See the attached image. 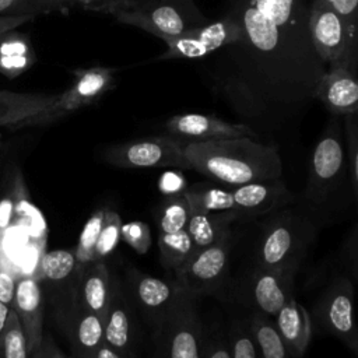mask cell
Here are the masks:
<instances>
[{"instance_id":"83f0119b","label":"cell","mask_w":358,"mask_h":358,"mask_svg":"<svg viewBox=\"0 0 358 358\" xmlns=\"http://www.w3.org/2000/svg\"><path fill=\"white\" fill-rule=\"evenodd\" d=\"M190 206L183 193L166 196L158 211V232H178L186 229Z\"/></svg>"},{"instance_id":"74e56055","label":"cell","mask_w":358,"mask_h":358,"mask_svg":"<svg viewBox=\"0 0 358 358\" xmlns=\"http://www.w3.org/2000/svg\"><path fill=\"white\" fill-rule=\"evenodd\" d=\"M203 358H231L228 333L221 329H213L204 336Z\"/></svg>"},{"instance_id":"8992f818","label":"cell","mask_w":358,"mask_h":358,"mask_svg":"<svg viewBox=\"0 0 358 358\" xmlns=\"http://www.w3.org/2000/svg\"><path fill=\"white\" fill-rule=\"evenodd\" d=\"M154 338L155 358H203L204 329L196 299L179 292Z\"/></svg>"},{"instance_id":"8d00e7d4","label":"cell","mask_w":358,"mask_h":358,"mask_svg":"<svg viewBox=\"0 0 358 358\" xmlns=\"http://www.w3.org/2000/svg\"><path fill=\"white\" fill-rule=\"evenodd\" d=\"M122 239L137 253L144 255L151 248V231L143 221H130L122 224Z\"/></svg>"},{"instance_id":"3957f363","label":"cell","mask_w":358,"mask_h":358,"mask_svg":"<svg viewBox=\"0 0 358 358\" xmlns=\"http://www.w3.org/2000/svg\"><path fill=\"white\" fill-rule=\"evenodd\" d=\"M350 180L347 148L338 116H334L316 141L308 166L303 190L306 213L319 224L343 203Z\"/></svg>"},{"instance_id":"f6af8a7d","label":"cell","mask_w":358,"mask_h":358,"mask_svg":"<svg viewBox=\"0 0 358 358\" xmlns=\"http://www.w3.org/2000/svg\"><path fill=\"white\" fill-rule=\"evenodd\" d=\"M94 358H129V357H124V355L119 354L117 351H115L113 348H110L108 344L103 343V344L98 348V351H96V354H95Z\"/></svg>"},{"instance_id":"30bf717a","label":"cell","mask_w":358,"mask_h":358,"mask_svg":"<svg viewBox=\"0 0 358 358\" xmlns=\"http://www.w3.org/2000/svg\"><path fill=\"white\" fill-rule=\"evenodd\" d=\"M354 284L348 275H336L317 299L313 313L320 327L358 355V323Z\"/></svg>"},{"instance_id":"c3c4849f","label":"cell","mask_w":358,"mask_h":358,"mask_svg":"<svg viewBox=\"0 0 358 358\" xmlns=\"http://www.w3.org/2000/svg\"><path fill=\"white\" fill-rule=\"evenodd\" d=\"M357 76H358V71H357ZM355 117H357V120H358V112L355 113Z\"/></svg>"},{"instance_id":"7402d4cb","label":"cell","mask_w":358,"mask_h":358,"mask_svg":"<svg viewBox=\"0 0 358 358\" xmlns=\"http://www.w3.org/2000/svg\"><path fill=\"white\" fill-rule=\"evenodd\" d=\"M110 295L112 285L106 264L102 263V260H96L84 266V271L80 275L77 302L84 309L103 319L108 310Z\"/></svg>"},{"instance_id":"ab89813d","label":"cell","mask_w":358,"mask_h":358,"mask_svg":"<svg viewBox=\"0 0 358 358\" xmlns=\"http://www.w3.org/2000/svg\"><path fill=\"white\" fill-rule=\"evenodd\" d=\"M186 179L178 172H166L159 179V190L165 196L180 194L186 190Z\"/></svg>"},{"instance_id":"2e32d148","label":"cell","mask_w":358,"mask_h":358,"mask_svg":"<svg viewBox=\"0 0 358 358\" xmlns=\"http://www.w3.org/2000/svg\"><path fill=\"white\" fill-rule=\"evenodd\" d=\"M130 291L154 330L162 323L179 295L173 280L168 281L140 271L130 274Z\"/></svg>"},{"instance_id":"44dd1931","label":"cell","mask_w":358,"mask_h":358,"mask_svg":"<svg viewBox=\"0 0 358 358\" xmlns=\"http://www.w3.org/2000/svg\"><path fill=\"white\" fill-rule=\"evenodd\" d=\"M67 333L74 358H94L103 344V319L76 302Z\"/></svg>"},{"instance_id":"484cf974","label":"cell","mask_w":358,"mask_h":358,"mask_svg":"<svg viewBox=\"0 0 358 358\" xmlns=\"http://www.w3.org/2000/svg\"><path fill=\"white\" fill-rule=\"evenodd\" d=\"M245 320L255 341L257 358H291L273 317L249 312Z\"/></svg>"},{"instance_id":"4fadbf2b","label":"cell","mask_w":358,"mask_h":358,"mask_svg":"<svg viewBox=\"0 0 358 358\" xmlns=\"http://www.w3.org/2000/svg\"><path fill=\"white\" fill-rule=\"evenodd\" d=\"M308 25L312 43L322 62L327 67L341 64L348 69L350 36L343 17L324 1L312 0Z\"/></svg>"},{"instance_id":"60d3db41","label":"cell","mask_w":358,"mask_h":358,"mask_svg":"<svg viewBox=\"0 0 358 358\" xmlns=\"http://www.w3.org/2000/svg\"><path fill=\"white\" fill-rule=\"evenodd\" d=\"M71 4H78L87 10L94 11H102V13H110L113 8L131 1V0H70Z\"/></svg>"},{"instance_id":"52a82bcc","label":"cell","mask_w":358,"mask_h":358,"mask_svg":"<svg viewBox=\"0 0 358 358\" xmlns=\"http://www.w3.org/2000/svg\"><path fill=\"white\" fill-rule=\"evenodd\" d=\"M296 271L267 268L252 264L234 282L231 295L248 312L274 317L280 308L294 296Z\"/></svg>"},{"instance_id":"b9f144b4","label":"cell","mask_w":358,"mask_h":358,"mask_svg":"<svg viewBox=\"0 0 358 358\" xmlns=\"http://www.w3.org/2000/svg\"><path fill=\"white\" fill-rule=\"evenodd\" d=\"M15 284L17 280L7 271L0 270V301L11 308L14 294H15Z\"/></svg>"},{"instance_id":"8fae6325","label":"cell","mask_w":358,"mask_h":358,"mask_svg":"<svg viewBox=\"0 0 358 358\" xmlns=\"http://www.w3.org/2000/svg\"><path fill=\"white\" fill-rule=\"evenodd\" d=\"M239 38V21L228 10L215 21H208L176 36L161 38L166 45V50L158 59H203L236 42Z\"/></svg>"},{"instance_id":"bcb514c9","label":"cell","mask_w":358,"mask_h":358,"mask_svg":"<svg viewBox=\"0 0 358 358\" xmlns=\"http://www.w3.org/2000/svg\"><path fill=\"white\" fill-rule=\"evenodd\" d=\"M10 310H11V308H10L8 305H6V303H3V302L0 301V336H1L3 330H4L6 323H7V319H8V313H10Z\"/></svg>"},{"instance_id":"d6a6232c","label":"cell","mask_w":358,"mask_h":358,"mask_svg":"<svg viewBox=\"0 0 358 358\" xmlns=\"http://www.w3.org/2000/svg\"><path fill=\"white\" fill-rule=\"evenodd\" d=\"M103 218H105V208H98L87 220L80 234L78 243L74 249L78 266H87L91 262H94V248L98 241V236L103 224Z\"/></svg>"},{"instance_id":"d590c367","label":"cell","mask_w":358,"mask_h":358,"mask_svg":"<svg viewBox=\"0 0 358 358\" xmlns=\"http://www.w3.org/2000/svg\"><path fill=\"white\" fill-rule=\"evenodd\" d=\"M231 358H257V351L246 320L235 319L228 330Z\"/></svg>"},{"instance_id":"9a60e30c","label":"cell","mask_w":358,"mask_h":358,"mask_svg":"<svg viewBox=\"0 0 358 358\" xmlns=\"http://www.w3.org/2000/svg\"><path fill=\"white\" fill-rule=\"evenodd\" d=\"M232 194V213L241 220L268 215L292 203L294 197L287 185L278 178L229 186Z\"/></svg>"},{"instance_id":"603a6c76","label":"cell","mask_w":358,"mask_h":358,"mask_svg":"<svg viewBox=\"0 0 358 358\" xmlns=\"http://www.w3.org/2000/svg\"><path fill=\"white\" fill-rule=\"evenodd\" d=\"M235 221H241V218L232 211L208 213L190 208L186 231L193 242L194 252L208 248L231 234Z\"/></svg>"},{"instance_id":"ee69618b","label":"cell","mask_w":358,"mask_h":358,"mask_svg":"<svg viewBox=\"0 0 358 358\" xmlns=\"http://www.w3.org/2000/svg\"><path fill=\"white\" fill-rule=\"evenodd\" d=\"M36 15L25 14V15H0V35L10 29H15L17 27L35 20Z\"/></svg>"},{"instance_id":"1f68e13d","label":"cell","mask_w":358,"mask_h":358,"mask_svg":"<svg viewBox=\"0 0 358 358\" xmlns=\"http://www.w3.org/2000/svg\"><path fill=\"white\" fill-rule=\"evenodd\" d=\"M0 358H29L21 323L13 309L0 336Z\"/></svg>"},{"instance_id":"4316f807","label":"cell","mask_w":358,"mask_h":358,"mask_svg":"<svg viewBox=\"0 0 358 358\" xmlns=\"http://www.w3.org/2000/svg\"><path fill=\"white\" fill-rule=\"evenodd\" d=\"M158 250L162 266L173 273L194 253V246L187 231L182 229L171 234L158 232Z\"/></svg>"},{"instance_id":"9c48e42d","label":"cell","mask_w":358,"mask_h":358,"mask_svg":"<svg viewBox=\"0 0 358 358\" xmlns=\"http://www.w3.org/2000/svg\"><path fill=\"white\" fill-rule=\"evenodd\" d=\"M185 140L161 134L115 144L103 150L102 159L117 168H178L190 169L185 155Z\"/></svg>"},{"instance_id":"5b68a950","label":"cell","mask_w":358,"mask_h":358,"mask_svg":"<svg viewBox=\"0 0 358 358\" xmlns=\"http://www.w3.org/2000/svg\"><path fill=\"white\" fill-rule=\"evenodd\" d=\"M109 14L119 22L144 29L159 39L208 22L194 0H131Z\"/></svg>"},{"instance_id":"cb8c5ba5","label":"cell","mask_w":358,"mask_h":358,"mask_svg":"<svg viewBox=\"0 0 358 358\" xmlns=\"http://www.w3.org/2000/svg\"><path fill=\"white\" fill-rule=\"evenodd\" d=\"M59 94L0 91V126L15 127L21 122L50 109Z\"/></svg>"},{"instance_id":"d4e9b609","label":"cell","mask_w":358,"mask_h":358,"mask_svg":"<svg viewBox=\"0 0 358 358\" xmlns=\"http://www.w3.org/2000/svg\"><path fill=\"white\" fill-rule=\"evenodd\" d=\"M36 62L32 43L24 32L10 29L0 35V74L17 78Z\"/></svg>"},{"instance_id":"f546056e","label":"cell","mask_w":358,"mask_h":358,"mask_svg":"<svg viewBox=\"0 0 358 358\" xmlns=\"http://www.w3.org/2000/svg\"><path fill=\"white\" fill-rule=\"evenodd\" d=\"M337 11L345 21L350 36L348 69L357 74L358 71V0H322Z\"/></svg>"},{"instance_id":"ffe728a7","label":"cell","mask_w":358,"mask_h":358,"mask_svg":"<svg viewBox=\"0 0 358 358\" xmlns=\"http://www.w3.org/2000/svg\"><path fill=\"white\" fill-rule=\"evenodd\" d=\"M134 340V326L130 306L117 284L112 285V295L103 317V343L119 354L129 357Z\"/></svg>"},{"instance_id":"6da1fadb","label":"cell","mask_w":358,"mask_h":358,"mask_svg":"<svg viewBox=\"0 0 358 358\" xmlns=\"http://www.w3.org/2000/svg\"><path fill=\"white\" fill-rule=\"evenodd\" d=\"M241 38L222 48L218 91L249 117L298 109L327 70L309 34L306 0H232Z\"/></svg>"},{"instance_id":"e0dca14e","label":"cell","mask_w":358,"mask_h":358,"mask_svg":"<svg viewBox=\"0 0 358 358\" xmlns=\"http://www.w3.org/2000/svg\"><path fill=\"white\" fill-rule=\"evenodd\" d=\"M315 98L333 116L355 115L358 112V76L341 64L327 67L316 87Z\"/></svg>"},{"instance_id":"7dc6e473","label":"cell","mask_w":358,"mask_h":358,"mask_svg":"<svg viewBox=\"0 0 358 358\" xmlns=\"http://www.w3.org/2000/svg\"><path fill=\"white\" fill-rule=\"evenodd\" d=\"M129 358H141V357H140V355H137L136 352H133V351H131V352L129 354Z\"/></svg>"},{"instance_id":"7a4b0ae2","label":"cell","mask_w":358,"mask_h":358,"mask_svg":"<svg viewBox=\"0 0 358 358\" xmlns=\"http://www.w3.org/2000/svg\"><path fill=\"white\" fill-rule=\"evenodd\" d=\"M190 169L224 186L278 179L282 162L277 145L252 137L186 143Z\"/></svg>"},{"instance_id":"d6986e66","label":"cell","mask_w":358,"mask_h":358,"mask_svg":"<svg viewBox=\"0 0 358 358\" xmlns=\"http://www.w3.org/2000/svg\"><path fill=\"white\" fill-rule=\"evenodd\" d=\"M291 358H301L312 340V317L294 296L273 317Z\"/></svg>"},{"instance_id":"836d02e7","label":"cell","mask_w":358,"mask_h":358,"mask_svg":"<svg viewBox=\"0 0 358 358\" xmlns=\"http://www.w3.org/2000/svg\"><path fill=\"white\" fill-rule=\"evenodd\" d=\"M120 231H122L120 215L112 208H105L103 224L94 248V262L102 260L103 257H106L115 250V248L117 246L122 238Z\"/></svg>"},{"instance_id":"7c38bea8","label":"cell","mask_w":358,"mask_h":358,"mask_svg":"<svg viewBox=\"0 0 358 358\" xmlns=\"http://www.w3.org/2000/svg\"><path fill=\"white\" fill-rule=\"evenodd\" d=\"M74 83L64 92L57 95V99L50 109L21 122L14 129L56 122L74 110L98 102L115 84V69L110 67L96 66L74 70Z\"/></svg>"},{"instance_id":"e575fe53","label":"cell","mask_w":358,"mask_h":358,"mask_svg":"<svg viewBox=\"0 0 358 358\" xmlns=\"http://www.w3.org/2000/svg\"><path fill=\"white\" fill-rule=\"evenodd\" d=\"M344 119L345 148L348 157V172L351 182V192L355 199L358 213V120L355 115H347Z\"/></svg>"},{"instance_id":"277c9868","label":"cell","mask_w":358,"mask_h":358,"mask_svg":"<svg viewBox=\"0 0 358 358\" xmlns=\"http://www.w3.org/2000/svg\"><path fill=\"white\" fill-rule=\"evenodd\" d=\"M316 232L317 224L308 213L287 206L268 214L256 238L253 264L298 271Z\"/></svg>"},{"instance_id":"4dcf8cb0","label":"cell","mask_w":358,"mask_h":358,"mask_svg":"<svg viewBox=\"0 0 358 358\" xmlns=\"http://www.w3.org/2000/svg\"><path fill=\"white\" fill-rule=\"evenodd\" d=\"M71 6L70 0H0V15L66 13Z\"/></svg>"},{"instance_id":"f35d334b","label":"cell","mask_w":358,"mask_h":358,"mask_svg":"<svg viewBox=\"0 0 358 358\" xmlns=\"http://www.w3.org/2000/svg\"><path fill=\"white\" fill-rule=\"evenodd\" d=\"M343 263L350 274V278L358 284V220L344 242Z\"/></svg>"},{"instance_id":"5bb4252c","label":"cell","mask_w":358,"mask_h":358,"mask_svg":"<svg viewBox=\"0 0 358 358\" xmlns=\"http://www.w3.org/2000/svg\"><path fill=\"white\" fill-rule=\"evenodd\" d=\"M164 129L166 134L182 138L187 143L238 137H257L256 131L245 123L227 122L213 115H203L196 112H186L171 116L165 122Z\"/></svg>"},{"instance_id":"f1b7e54d","label":"cell","mask_w":358,"mask_h":358,"mask_svg":"<svg viewBox=\"0 0 358 358\" xmlns=\"http://www.w3.org/2000/svg\"><path fill=\"white\" fill-rule=\"evenodd\" d=\"M77 268L78 262L73 249L50 250L41 262V274L50 282H63L69 280Z\"/></svg>"},{"instance_id":"ac0fdd59","label":"cell","mask_w":358,"mask_h":358,"mask_svg":"<svg viewBox=\"0 0 358 358\" xmlns=\"http://www.w3.org/2000/svg\"><path fill=\"white\" fill-rule=\"evenodd\" d=\"M25 340L29 357L38 350L43 338V308L42 291L35 277H20L15 284V294L11 303Z\"/></svg>"},{"instance_id":"7bdbcfd3","label":"cell","mask_w":358,"mask_h":358,"mask_svg":"<svg viewBox=\"0 0 358 358\" xmlns=\"http://www.w3.org/2000/svg\"><path fill=\"white\" fill-rule=\"evenodd\" d=\"M31 358H67L64 355V352L53 343V340L50 337H45L42 338L41 345L38 347V350L31 355Z\"/></svg>"},{"instance_id":"ba28073f","label":"cell","mask_w":358,"mask_h":358,"mask_svg":"<svg viewBox=\"0 0 358 358\" xmlns=\"http://www.w3.org/2000/svg\"><path fill=\"white\" fill-rule=\"evenodd\" d=\"M234 248V234H228L214 245L196 250L189 260L173 271L178 291L197 299L217 292L227 277Z\"/></svg>"}]
</instances>
